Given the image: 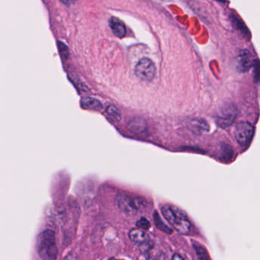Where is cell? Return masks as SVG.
I'll list each match as a JSON object with an SVG mask.
<instances>
[{
	"label": "cell",
	"instance_id": "e0dca14e",
	"mask_svg": "<svg viewBox=\"0 0 260 260\" xmlns=\"http://www.w3.org/2000/svg\"><path fill=\"white\" fill-rule=\"evenodd\" d=\"M137 226H138V228L146 231V230H148L150 228V223L145 217H142L137 221Z\"/></svg>",
	"mask_w": 260,
	"mask_h": 260
},
{
	"label": "cell",
	"instance_id": "3957f363",
	"mask_svg": "<svg viewBox=\"0 0 260 260\" xmlns=\"http://www.w3.org/2000/svg\"><path fill=\"white\" fill-rule=\"evenodd\" d=\"M116 203L120 210L131 215L136 214L140 210L143 209L147 205L144 199L134 197L126 194H118Z\"/></svg>",
	"mask_w": 260,
	"mask_h": 260
},
{
	"label": "cell",
	"instance_id": "6da1fadb",
	"mask_svg": "<svg viewBox=\"0 0 260 260\" xmlns=\"http://www.w3.org/2000/svg\"><path fill=\"white\" fill-rule=\"evenodd\" d=\"M161 211L166 220L176 231L182 234L189 233L191 223L184 211L171 205H164L161 208Z\"/></svg>",
	"mask_w": 260,
	"mask_h": 260
},
{
	"label": "cell",
	"instance_id": "ac0fdd59",
	"mask_svg": "<svg viewBox=\"0 0 260 260\" xmlns=\"http://www.w3.org/2000/svg\"><path fill=\"white\" fill-rule=\"evenodd\" d=\"M59 51H60V55L63 58H68L69 56V50H68V47L61 42H59Z\"/></svg>",
	"mask_w": 260,
	"mask_h": 260
},
{
	"label": "cell",
	"instance_id": "8fae6325",
	"mask_svg": "<svg viewBox=\"0 0 260 260\" xmlns=\"http://www.w3.org/2000/svg\"><path fill=\"white\" fill-rule=\"evenodd\" d=\"M81 106L83 109H92V110H100L103 109L102 103L92 97L83 99L81 101Z\"/></svg>",
	"mask_w": 260,
	"mask_h": 260
},
{
	"label": "cell",
	"instance_id": "2e32d148",
	"mask_svg": "<svg viewBox=\"0 0 260 260\" xmlns=\"http://www.w3.org/2000/svg\"><path fill=\"white\" fill-rule=\"evenodd\" d=\"M193 246H194V250H196V254H197L199 258H201V259H208V258H209L208 252L203 246L197 244V243H193Z\"/></svg>",
	"mask_w": 260,
	"mask_h": 260
},
{
	"label": "cell",
	"instance_id": "52a82bcc",
	"mask_svg": "<svg viewBox=\"0 0 260 260\" xmlns=\"http://www.w3.org/2000/svg\"><path fill=\"white\" fill-rule=\"evenodd\" d=\"M253 64L250 53L248 51H242L237 58V68L241 73H246Z\"/></svg>",
	"mask_w": 260,
	"mask_h": 260
},
{
	"label": "cell",
	"instance_id": "ba28073f",
	"mask_svg": "<svg viewBox=\"0 0 260 260\" xmlns=\"http://www.w3.org/2000/svg\"><path fill=\"white\" fill-rule=\"evenodd\" d=\"M129 238L134 243L139 245L140 246L150 241L148 234L144 231V230L141 229L139 228L131 230L130 232H129Z\"/></svg>",
	"mask_w": 260,
	"mask_h": 260
},
{
	"label": "cell",
	"instance_id": "277c9868",
	"mask_svg": "<svg viewBox=\"0 0 260 260\" xmlns=\"http://www.w3.org/2000/svg\"><path fill=\"white\" fill-rule=\"evenodd\" d=\"M237 109L234 104H226L220 109L216 115V122L222 128L231 126L237 116Z\"/></svg>",
	"mask_w": 260,
	"mask_h": 260
},
{
	"label": "cell",
	"instance_id": "9a60e30c",
	"mask_svg": "<svg viewBox=\"0 0 260 260\" xmlns=\"http://www.w3.org/2000/svg\"><path fill=\"white\" fill-rule=\"evenodd\" d=\"M109 118L114 121H119L121 118V112L115 106H109L106 110Z\"/></svg>",
	"mask_w": 260,
	"mask_h": 260
},
{
	"label": "cell",
	"instance_id": "8992f818",
	"mask_svg": "<svg viewBox=\"0 0 260 260\" xmlns=\"http://www.w3.org/2000/svg\"><path fill=\"white\" fill-rule=\"evenodd\" d=\"M253 135L254 127L250 123L243 121L237 124L235 130V138L240 145H249Z\"/></svg>",
	"mask_w": 260,
	"mask_h": 260
},
{
	"label": "cell",
	"instance_id": "9c48e42d",
	"mask_svg": "<svg viewBox=\"0 0 260 260\" xmlns=\"http://www.w3.org/2000/svg\"><path fill=\"white\" fill-rule=\"evenodd\" d=\"M188 127L194 133L202 134L209 132V124L202 118H193L188 122Z\"/></svg>",
	"mask_w": 260,
	"mask_h": 260
},
{
	"label": "cell",
	"instance_id": "5b68a950",
	"mask_svg": "<svg viewBox=\"0 0 260 260\" xmlns=\"http://www.w3.org/2000/svg\"><path fill=\"white\" fill-rule=\"evenodd\" d=\"M135 74L138 78L144 81H151L156 74L154 63L150 59L144 57L137 63L135 67Z\"/></svg>",
	"mask_w": 260,
	"mask_h": 260
},
{
	"label": "cell",
	"instance_id": "7c38bea8",
	"mask_svg": "<svg viewBox=\"0 0 260 260\" xmlns=\"http://www.w3.org/2000/svg\"><path fill=\"white\" fill-rule=\"evenodd\" d=\"M153 220H154L155 225H156V228L159 231H164V233H167V234H172V232H173L171 228H169L168 226H167L164 223V222L162 221V219L160 218L159 214L156 211L153 213Z\"/></svg>",
	"mask_w": 260,
	"mask_h": 260
},
{
	"label": "cell",
	"instance_id": "d6986e66",
	"mask_svg": "<svg viewBox=\"0 0 260 260\" xmlns=\"http://www.w3.org/2000/svg\"><path fill=\"white\" fill-rule=\"evenodd\" d=\"M254 67V79L255 81L257 82L258 80V76H259V64H258V60H255V62H253Z\"/></svg>",
	"mask_w": 260,
	"mask_h": 260
},
{
	"label": "cell",
	"instance_id": "30bf717a",
	"mask_svg": "<svg viewBox=\"0 0 260 260\" xmlns=\"http://www.w3.org/2000/svg\"><path fill=\"white\" fill-rule=\"evenodd\" d=\"M109 25L114 34L120 39H122L126 35V27L124 22L116 17H112L109 20Z\"/></svg>",
	"mask_w": 260,
	"mask_h": 260
},
{
	"label": "cell",
	"instance_id": "44dd1931",
	"mask_svg": "<svg viewBox=\"0 0 260 260\" xmlns=\"http://www.w3.org/2000/svg\"><path fill=\"white\" fill-rule=\"evenodd\" d=\"M173 259H183V258L181 255H179V254H175L173 256Z\"/></svg>",
	"mask_w": 260,
	"mask_h": 260
},
{
	"label": "cell",
	"instance_id": "ffe728a7",
	"mask_svg": "<svg viewBox=\"0 0 260 260\" xmlns=\"http://www.w3.org/2000/svg\"><path fill=\"white\" fill-rule=\"evenodd\" d=\"M63 4H64L65 5H71V4H74V3L77 2V0H60Z\"/></svg>",
	"mask_w": 260,
	"mask_h": 260
},
{
	"label": "cell",
	"instance_id": "7a4b0ae2",
	"mask_svg": "<svg viewBox=\"0 0 260 260\" xmlns=\"http://www.w3.org/2000/svg\"><path fill=\"white\" fill-rule=\"evenodd\" d=\"M38 252L42 259L54 260L57 258L58 249L54 231L48 229L39 235L38 239Z\"/></svg>",
	"mask_w": 260,
	"mask_h": 260
},
{
	"label": "cell",
	"instance_id": "4fadbf2b",
	"mask_svg": "<svg viewBox=\"0 0 260 260\" xmlns=\"http://www.w3.org/2000/svg\"><path fill=\"white\" fill-rule=\"evenodd\" d=\"M128 127L132 132L142 133L146 128L145 121L137 118V119H134L133 121H131Z\"/></svg>",
	"mask_w": 260,
	"mask_h": 260
},
{
	"label": "cell",
	"instance_id": "5bb4252c",
	"mask_svg": "<svg viewBox=\"0 0 260 260\" xmlns=\"http://www.w3.org/2000/svg\"><path fill=\"white\" fill-rule=\"evenodd\" d=\"M221 157L223 158V161H231V157L234 156V150H233L231 146L224 144L221 147Z\"/></svg>",
	"mask_w": 260,
	"mask_h": 260
}]
</instances>
